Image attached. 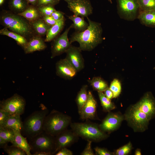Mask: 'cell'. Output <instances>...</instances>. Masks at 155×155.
I'll list each match as a JSON object with an SVG mask.
<instances>
[{
	"label": "cell",
	"instance_id": "484cf974",
	"mask_svg": "<svg viewBox=\"0 0 155 155\" xmlns=\"http://www.w3.org/2000/svg\"><path fill=\"white\" fill-rule=\"evenodd\" d=\"M18 14L24 17L30 22L42 18L37 7L32 5H29L24 11Z\"/></svg>",
	"mask_w": 155,
	"mask_h": 155
},
{
	"label": "cell",
	"instance_id": "d590c367",
	"mask_svg": "<svg viewBox=\"0 0 155 155\" xmlns=\"http://www.w3.org/2000/svg\"><path fill=\"white\" fill-rule=\"evenodd\" d=\"M131 144L130 142L117 149L115 154L117 155H125L128 154L131 150Z\"/></svg>",
	"mask_w": 155,
	"mask_h": 155
},
{
	"label": "cell",
	"instance_id": "e0dca14e",
	"mask_svg": "<svg viewBox=\"0 0 155 155\" xmlns=\"http://www.w3.org/2000/svg\"><path fill=\"white\" fill-rule=\"evenodd\" d=\"M122 119V117L119 115L110 113L106 117L99 126L104 132H111L117 128Z\"/></svg>",
	"mask_w": 155,
	"mask_h": 155
},
{
	"label": "cell",
	"instance_id": "4fadbf2b",
	"mask_svg": "<svg viewBox=\"0 0 155 155\" xmlns=\"http://www.w3.org/2000/svg\"><path fill=\"white\" fill-rule=\"evenodd\" d=\"M79 47L72 45L67 51L65 59L75 68L78 72L84 67V59Z\"/></svg>",
	"mask_w": 155,
	"mask_h": 155
},
{
	"label": "cell",
	"instance_id": "30bf717a",
	"mask_svg": "<svg viewBox=\"0 0 155 155\" xmlns=\"http://www.w3.org/2000/svg\"><path fill=\"white\" fill-rule=\"evenodd\" d=\"M71 28L70 25L62 34L53 40L51 47V58L65 53L72 45L68 37V32Z\"/></svg>",
	"mask_w": 155,
	"mask_h": 155
},
{
	"label": "cell",
	"instance_id": "8fae6325",
	"mask_svg": "<svg viewBox=\"0 0 155 155\" xmlns=\"http://www.w3.org/2000/svg\"><path fill=\"white\" fill-rule=\"evenodd\" d=\"M78 136L71 129H67L55 136V154L60 150L70 146L78 140Z\"/></svg>",
	"mask_w": 155,
	"mask_h": 155
},
{
	"label": "cell",
	"instance_id": "b9f144b4",
	"mask_svg": "<svg viewBox=\"0 0 155 155\" xmlns=\"http://www.w3.org/2000/svg\"><path fill=\"white\" fill-rule=\"evenodd\" d=\"M42 18L48 25L51 26L55 24L57 22L51 16H43Z\"/></svg>",
	"mask_w": 155,
	"mask_h": 155
},
{
	"label": "cell",
	"instance_id": "9a60e30c",
	"mask_svg": "<svg viewBox=\"0 0 155 155\" xmlns=\"http://www.w3.org/2000/svg\"><path fill=\"white\" fill-rule=\"evenodd\" d=\"M97 102L90 91L88 92L87 100L79 113L83 120L93 119L96 117Z\"/></svg>",
	"mask_w": 155,
	"mask_h": 155
},
{
	"label": "cell",
	"instance_id": "74e56055",
	"mask_svg": "<svg viewBox=\"0 0 155 155\" xmlns=\"http://www.w3.org/2000/svg\"><path fill=\"white\" fill-rule=\"evenodd\" d=\"M87 143L86 146L82 152V155H94V154L91 145L92 142L91 141H87Z\"/></svg>",
	"mask_w": 155,
	"mask_h": 155
},
{
	"label": "cell",
	"instance_id": "f35d334b",
	"mask_svg": "<svg viewBox=\"0 0 155 155\" xmlns=\"http://www.w3.org/2000/svg\"><path fill=\"white\" fill-rule=\"evenodd\" d=\"M11 115L9 112L0 109V126L3 125Z\"/></svg>",
	"mask_w": 155,
	"mask_h": 155
},
{
	"label": "cell",
	"instance_id": "ab89813d",
	"mask_svg": "<svg viewBox=\"0 0 155 155\" xmlns=\"http://www.w3.org/2000/svg\"><path fill=\"white\" fill-rule=\"evenodd\" d=\"M96 154L98 155H111L113 153L104 148L96 147L94 149Z\"/></svg>",
	"mask_w": 155,
	"mask_h": 155
},
{
	"label": "cell",
	"instance_id": "681fc988",
	"mask_svg": "<svg viewBox=\"0 0 155 155\" xmlns=\"http://www.w3.org/2000/svg\"><path fill=\"white\" fill-rule=\"evenodd\" d=\"M60 1V0H59ZM66 2L67 3L75 1L76 0H63Z\"/></svg>",
	"mask_w": 155,
	"mask_h": 155
},
{
	"label": "cell",
	"instance_id": "ac0fdd59",
	"mask_svg": "<svg viewBox=\"0 0 155 155\" xmlns=\"http://www.w3.org/2000/svg\"><path fill=\"white\" fill-rule=\"evenodd\" d=\"M45 41L42 37L36 35L29 40L23 49L26 54L32 53L36 51L44 50L47 47Z\"/></svg>",
	"mask_w": 155,
	"mask_h": 155
},
{
	"label": "cell",
	"instance_id": "9c48e42d",
	"mask_svg": "<svg viewBox=\"0 0 155 155\" xmlns=\"http://www.w3.org/2000/svg\"><path fill=\"white\" fill-rule=\"evenodd\" d=\"M26 102L25 99L17 94L0 102V109L11 114H23L24 112Z\"/></svg>",
	"mask_w": 155,
	"mask_h": 155
},
{
	"label": "cell",
	"instance_id": "d4e9b609",
	"mask_svg": "<svg viewBox=\"0 0 155 155\" xmlns=\"http://www.w3.org/2000/svg\"><path fill=\"white\" fill-rule=\"evenodd\" d=\"M68 18L73 22V23L71 25V28L74 29L75 32H83L86 30L89 26L88 23L85 20L84 18L74 15L69 16Z\"/></svg>",
	"mask_w": 155,
	"mask_h": 155
},
{
	"label": "cell",
	"instance_id": "7dc6e473",
	"mask_svg": "<svg viewBox=\"0 0 155 155\" xmlns=\"http://www.w3.org/2000/svg\"><path fill=\"white\" fill-rule=\"evenodd\" d=\"M33 155H51V154L49 153L44 152H37L34 153L32 154Z\"/></svg>",
	"mask_w": 155,
	"mask_h": 155
},
{
	"label": "cell",
	"instance_id": "4316f807",
	"mask_svg": "<svg viewBox=\"0 0 155 155\" xmlns=\"http://www.w3.org/2000/svg\"><path fill=\"white\" fill-rule=\"evenodd\" d=\"M0 34L7 36L13 38L16 42L17 44L22 47L23 49L28 42V40L24 37L19 34L8 30L7 28L5 27L0 30Z\"/></svg>",
	"mask_w": 155,
	"mask_h": 155
},
{
	"label": "cell",
	"instance_id": "3957f363",
	"mask_svg": "<svg viewBox=\"0 0 155 155\" xmlns=\"http://www.w3.org/2000/svg\"><path fill=\"white\" fill-rule=\"evenodd\" d=\"M49 113V110L44 105L26 117L23 122L21 133L30 140L44 131L43 125L44 119Z\"/></svg>",
	"mask_w": 155,
	"mask_h": 155
},
{
	"label": "cell",
	"instance_id": "ba28073f",
	"mask_svg": "<svg viewBox=\"0 0 155 155\" xmlns=\"http://www.w3.org/2000/svg\"><path fill=\"white\" fill-rule=\"evenodd\" d=\"M125 117L135 129L143 131L147 128L152 118L134 105L128 110Z\"/></svg>",
	"mask_w": 155,
	"mask_h": 155
},
{
	"label": "cell",
	"instance_id": "f546056e",
	"mask_svg": "<svg viewBox=\"0 0 155 155\" xmlns=\"http://www.w3.org/2000/svg\"><path fill=\"white\" fill-rule=\"evenodd\" d=\"M98 92L101 105L105 111L109 112L115 108V105L111 99L108 98L102 92L98 91Z\"/></svg>",
	"mask_w": 155,
	"mask_h": 155
},
{
	"label": "cell",
	"instance_id": "c3c4849f",
	"mask_svg": "<svg viewBox=\"0 0 155 155\" xmlns=\"http://www.w3.org/2000/svg\"><path fill=\"white\" fill-rule=\"evenodd\" d=\"M135 155H141V152L139 150H137L135 152Z\"/></svg>",
	"mask_w": 155,
	"mask_h": 155
},
{
	"label": "cell",
	"instance_id": "5bb4252c",
	"mask_svg": "<svg viewBox=\"0 0 155 155\" xmlns=\"http://www.w3.org/2000/svg\"><path fill=\"white\" fill-rule=\"evenodd\" d=\"M56 74L65 80H71L78 72L75 68L65 59H61L56 64Z\"/></svg>",
	"mask_w": 155,
	"mask_h": 155
},
{
	"label": "cell",
	"instance_id": "6da1fadb",
	"mask_svg": "<svg viewBox=\"0 0 155 155\" xmlns=\"http://www.w3.org/2000/svg\"><path fill=\"white\" fill-rule=\"evenodd\" d=\"M87 18L89 24L88 28L83 32L73 33L69 41L71 44L78 42L81 51H90L102 42L103 30L100 23Z\"/></svg>",
	"mask_w": 155,
	"mask_h": 155
},
{
	"label": "cell",
	"instance_id": "52a82bcc",
	"mask_svg": "<svg viewBox=\"0 0 155 155\" xmlns=\"http://www.w3.org/2000/svg\"><path fill=\"white\" fill-rule=\"evenodd\" d=\"M117 13L120 17L128 21L137 19L140 12L138 0H117Z\"/></svg>",
	"mask_w": 155,
	"mask_h": 155
},
{
	"label": "cell",
	"instance_id": "cb8c5ba5",
	"mask_svg": "<svg viewBox=\"0 0 155 155\" xmlns=\"http://www.w3.org/2000/svg\"><path fill=\"white\" fill-rule=\"evenodd\" d=\"M26 0H9L8 7L13 13L18 14L24 11L29 5Z\"/></svg>",
	"mask_w": 155,
	"mask_h": 155
},
{
	"label": "cell",
	"instance_id": "83f0119b",
	"mask_svg": "<svg viewBox=\"0 0 155 155\" xmlns=\"http://www.w3.org/2000/svg\"><path fill=\"white\" fill-rule=\"evenodd\" d=\"M88 85H83L78 93L76 98L78 112L79 113L86 102L88 98Z\"/></svg>",
	"mask_w": 155,
	"mask_h": 155
},
{
	"label": "cell",
	"instance_id": "7c38bea8",
	"mask_svg": "<svg viewBox=\"0 0 155 155\" xmlns=\"http://www.w3.org/2000/svg\"><path fill=\"white\" fill-rule=\"evenodd\" d=\"M67 7L74 15L88 17L93 13V8L89 0H76L67 3Z\"/></svg>",
	"mask_w": 155,
	"mask_h": 155
},
{
	"label": "cell",
	"instance_id": "7a4b0ae2",
	"mask_svg": "<svg viewBox=\"0 0 155 155\" xmlns=\"http://www.w3.org/2000/svg\"><path fill=\"white\" fill-rule=\"evenodd\" d=\"M1 24L12 32L25 37L28 41L37 35L30 22L23 16L10 11L3 10L0 13Z\"/></svg>",
	"mask_w": 155,
	"mask_h": 155
},
{
	"label": "cell",
	"instance_id": "f1b7e54d",
	"mask_svg": "<svg viewBox=\"0 0 155 155\" xmlns=\"http://www.w3.org/2000/svg\"><path fill=\"white\" fill-rule=\"evenodd\" d=\"M88 82L94 90L98 92H104L108 88L107 83L102 79L98 77H94Z\"/></svg>",
	"mask_w": 155,
	"mask_h": 155
},
{
	"label": "cell",
	"instance_id": "d6a6232c",
	"mask_svg": "<svg viewBox=\"0 0 155 155\" xmlns=\"http://www.w3.org/2000/svg\"><path fill=\"white\" fill-rule=\"evenodd\" d=\"M4 151L9 155H26V152L21 149L12 145L6 146L3 148Z\"/></svg>",
	"mask_w": 155,
	"mask_h": 155
},
{
	"label": "cell",
	"instance_id": "8d00e7d4",
	"mask_svg": "<svg viewBox=\"0 0 155 155\" xmlns=\"http://www.w3.org/2000/svg\"><path fill=\"white\" fill-rule=\"evenodd\" d=\"M59 0H38L37 7L51 5L55 6L59 2Z\"/></svg>",
	"mask_w": 155,
	"mask_h": 155
},
{
	"label": "cell",
	"instance_id": "44dd1931",
	"mask_svg": "<svg viewBox=\"0 0 155 155\" xmlns=\"http://www.w3.org/2000/svg\"><path fill=\"white\" fill-rule=\"evenodd\" d=\"M15 135L12 145L24 150L27 155H32L30 148L26 138L21 134L20 132L15 131Z\"/></svg>",
	"mask_w": 155,
	"mask_h": 155
},
{
	"label": "cell",
	"instance_id": "ffe728a7",
	"mask_svg": "<svg viewBox=\"0 0 155 155\" xmlns=\"http://www.w3.org/2000/svg\"><path fill=\"white\" fill-rule=\"evenodd\" d=\"M65 19L64 17L58 21L54 25L51 26L48 30L44 40L45 42L53 41L63 30L65 24Z\"/></svg>",
	"mask_w": 155,
	"mask_h": 155
},
{
	"label": "cell",
	"instance_id": "5b68a950",
	"mask_svg": "<svg viewBox=\"0 0 155 155\" xmlns=\"http://www.w3.org/2000/svg\"><path fill=\"white\" fill-rule=\"evenodd\" d=\"M71 129L79 137L87 140L97 142L107 137L96 123L90 122L71 123Z\"/></svg>",
	"mask_w": 155,
	"mask_h": 155
},
{
	"label": "cell",
	"instance_id": "f6af8a7d",
	"mask_svg": "<svg viewBox=\"0 0 155 155\" xmlns=\"http://www.w3.org/2000/svg\"><path fill=\"white\" fill-rule=\"evenodd\" d=\"M9 142L0 137V147L3 148L7 145Z\"/></svg>",
	"mask_w": 155,
	"mask_h": 155
},
{
	"label": "cell",
	"instance_id": "1f68e13d",
	"mask_svg": "<svg viewBox=\"0 0 155 155\" xmlns=\"http://www.w3.org/2000/svg\"><path fill=\"white\" fill-rule=\"evenodd\" d=\"M140 11L155 9V0H138Z\"/></svg>",
	"mask_w": 155,
	"mask_h": 155
},
{
	"label": "cell",
	"instance_id": "603a6c76",
	"mask_svg": "<svg viewBox=\"0 0 155 155\" xmlns=\"http://www.w3.org/2000/svg\"><path fill=\"white\" fill-rule=\"evenodd\" d=\"M20 115H11L7 120L2 125L9 128L13 130L22 132L23 129V122Z\"/></svg>",
	"mask_w": 155,
	"mask_h": 155
},
{
	"label": "cell",
	"instance_id": "7402d4cb",
	"mask_svg": "<svg viewBox=\"0 0 155 155\" xmlns=\"http://www.w3.org/2000/svg\"><path fill=\"white\" fill-rule=\"evenodd\" d=\"M30 22L36 34L41 37L46 35L51 26L48 25L42 18Z\"/></svg>",
	"mask_w": 155,
	"mask_h": 155
},
{
	"label": "cell",
	"instance_id": "7bdbcfd3",
	"mask_svg": "<svg viewBox=\"0 0 155 155\" xmlns=\"http://www.w3.org/2000/svg\"><path fill=\"white\" fill-rule=\"evenodd\" d=\"M55 155H72V152L67 148H62L57 152Z\"/></svg>",
	"mask_w": 155,
	"mask_h": 155
},
{
	"label": "cell",
	"instance_id": "60d3db41",
	"mask_svg": "<svg viewBox=\"0 0 155 155\" xmlns=\"http://www.w3.org/2000/svg\"><path fill=\"white\" fill-rule=\"evenodd\" d=\"M64 14L65 13L62 11L56 10L52 13L51 16L57 21L64 17Z\"/></svg>",
	"mask_w": 155,
	"mask_h": 155
},
{
	"label": "cell",
	"instance_id": "e575fe53",
	"mask_svg": "<svg viewBox=\"0 0 155 155\" xmlns=\"http://www.w3.org/2000/svg\"><path fill=\"white\" fill-rule=\"evenodd\" d=\"M37 7L42 17L51 16L53 12L56 10L54 6H41Z\"/></svg>",
	"mask_w": 155,
	"mask_h": 155
},
{
	"label": "cell",
	"instance_id": "4dcf8cb0",
	"mask_svg": "<svg viewBox=\"0 0 155 155\" xmlns=\"http://www.w3.org/2000/svg\"><path fill=\"white\" fill-rule=\"evenodd\" d=\"M14 135L15 131L13 129L7 127L0 126V137L12 144Z\"/></svg>",
	"mask_w": 155,
	"mask_h": 155
},
{
	"label": "cell",
	"instance_id": "d6986e66",
	"mask_svg": "<svg viewBox=\"0 0 155 155\" xmlns=\"http://www.w3.org/2000/svg\"><path fill=\"white\" fill-rule=\"evenodd\" d=\"M137 19L146 26L155 27V9L140 11Z\"/></svg>",
	"mask_w": 155,
	"mask_h": 155
},
{
	"label": "cell",
	"instance_id": "836d02e7",
	"mask_svg": "<svg viewBox=\"0 0 155 155\" xmlns=\"http://www.w3.org/2000/svg\"><path fill=\"white\" fill-rule=\"evenodd\" d=\"M109 88L113 93V98H117L121 92V84L118 80L115 79L111 82Z\"/></svg>",
	"mask_w": 155,
	"mask_h": 155
},
{
	"label": "cell",
	"instance_id": "ee69618b",
	"mask_svg": "<svg viewBox=\"0 0 155 155\" xmlns=\"http://www.w3.org/2000/svg\"><path fill=\"white\" fill-rule=\"evenodd\" d=\"M104 95L108 99H111L113 98V93L109 88H107L104 91Z\"/></svg>",
	"mask_w": 155,
	"mask_h": 155
},
{
	"label": "cell",
	"instance_id": "2e32d148",
	"mask_svg": "<svg viewBox=\"0 0 155 155\" xmlns=\"http://www.w3.org/2000/svg\"><path fill=\"white\" fill-rule=\"evenodd\" d=\"M134 105L152 119L155 117V99L151 93H147L139 102Z\"/></svg>",
	"mask_w": 155,
	"mask_h": 155
},
{
	"label": "cell",
	"instance_id": "277c9868",
	"mask_svg": "<svg viewBox=\"0 0 155 155\" xmlns=\"http://www.w3.org/2000/svg\"><path fill=\"white\" fill-rule=\"evenodd\" d=\"M71 117L57 110H52L46 116L44 122V131L55 136L67 129L71 123Z\"/></svg>",
	"mask_w": 155,
	"mask_h": 155
},
{
	"label": "cell",
	"instance_id": "bcb514c9",
	"mask_svg": "<svg viewBox=\"0 0 155 155\" xmlns=\"http://www.w3.org/2000/svg\"><path fill=\"white\" fill-rule=\"evenodd\" d=\"M29 3L34 6H36L38 0H26Z\"/></svg>",
	"mask_w": 155,
	"mask_h": 155
},
{
	"label": "cell",
	"instance_id": "8992f818",
	"mask_svg": "<svg viewBox=\"0 0 155 155\" xmlns=\"http://www.w3.org/2000/svg\"><path fill=\"white\" fill-rule=\"evenodd\" d=\"M32 154L44 152L54 154L55 148V136L43 131L30 140L29 143Z\"/></svg>",
	"mask_w": 155,
	"mask_h": 155
},
{
	"label": "cell",
	"instance_id": "f907efd6",
	"mask_svg": "<svg viewBox=\"0 0 155 155\" xmlns=\"http://www.w3.org/2000/svg\"><path fill=\"white\" fill-rule=\"evenodd\" d=\"M5 0H0V5L1 6L4 3Z\"/></svg>",
	"mask_w": 155,
	"mask_h": 155
}]
</instances>
